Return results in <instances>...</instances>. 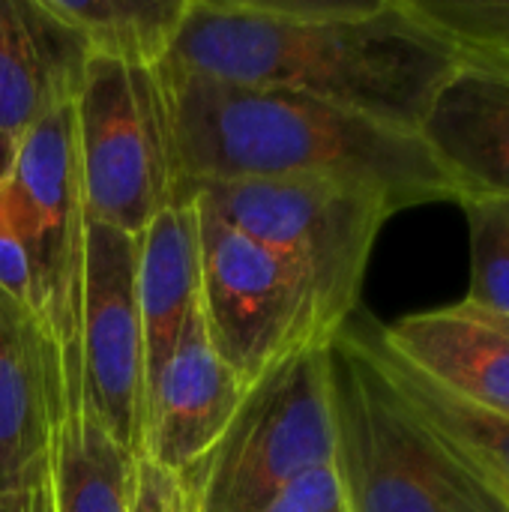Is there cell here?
<instances>
[{"instance_id":"cell-24","label":"cell","mask_w":509,"mask_h":512,"mask_svg":"<svg viewBox=\"0 0 509 512\" xmlns=\"http://www.w3.org/2000/svg\"><path fill=\"white\" fill-rule=\"evenodd\" d=\"M0 512H30V492H3Z\"/></svg>"},{"instance_id":"cell-14","label":"cell","mask_w":509,"mask_h":512,"mask_svg":"<svg viewBox=\"0 0 509 512\" xmlns=\"http://www.w3.org/2000/svg\"><path fill=\"white\" fill-rule=\"evenodd\" d=\"M90 54L48 0H0V132L27 135L75 102Z\"/></svg>"},{"instance_id":"cell-9","label":"cell","mask_w":509,"mask_h":512,"mask_svg":"<svg viewBox=\"0 0 509 512\" xmlns=\"http://www.w3.org/2000/svg\"><path fill=\"white\" fill-rule=\"evenodd\" d=\"M81 399L87 414L141 459L147 348L138 303V237L87 222L78 327Z\"/></svg>"},{"instance_id":"cell-20","label":"cell","mask_w":509,"mask_h":512,"mask_svg":"<svg viewBox=\"0 0 509 512\" xmlns=\"http://www.w3.org/2000/svg\"><path fill=\"white\" fill-rule=\"evenodd\" d=\"M462 54L509 63V0H411Z\"/></svg>"},{"instance_id":"cell-12","label":"cell","mask_w":509,"mask_h":512,"mask_svg":"<svg viewBox=\"0 0 509 512\" xmlns=\"http://www.w3.org/2000/svg\"><path fill=\"white\" fill-rule=\"evenodd\" d=\"M420 135L447 174L456 204L509 198V63L462 54L435 93Z\"/></svg>"},{"instance_id":"cell-7","label":"cell","mask_w":509,"mask_h":512,"mask_svg":"<svg viewBox=\"0 0 509 512\" xmlns=\"http://www.w3.org/2000/svg\"><path fill=\"white\" fill-rule=\"evenodd\" d=\"M3 222L24 261L30 312L66 357H78L87 213L72 105L57 108L15 141Z\"/></svg>"},{"instance_id":"cell-21","label":"cell","mask_w":509,"mask_h":512,"mask_svg":"<svg viewBox=\"0 0 509 512\" xmlns=\"http://www.w3.org/2000/svg\"><path fill=\"white\" fill-rule=\"evenodd\" d=\"M258 512H351L333 465L312 468L282 486Z\"/></svg>"},{"instance_id":"cell-4","label":"cell","mask_w":509,"mask_h":512,"mask_svg":"<svg viewBox=\"0 0 509 512\" xmlns=\"http://www.w3.org/2000/svg\"><path fill=\"white\" fill-rule=\"evenodd\" d=\"M180 201H195L276 252L309 288L330 342L360 309L375 240L396 216L381 192L336 177L192 183Z\"/></svg>"},{"instance_id":"cell-19","label":"cell","mask_w":509,"mask_h":512,"mask_svg":"<svg viewBox=\"0 0 509 512\" xmlns=\"http://www.w3.org/2000/svg\"><path fill=\"white\" fill-rule=\"evenodd\" d=\"M471 279L465 300L509 315V198H468Z\"/></svg>"},{"instance_id":"cell-23","label":"cell","mask_w":509,"mask_h":512,"mask_svg":"<svg viewBox=\"0 0 509 512\" xmlns=\"http://www.w3.org/2000/svg\"><path fill=\"white\" fill-rule=\"evenodd\" d=\"M177 501H180V480L138 459L132 512H177Z\"/></svg>"},{"instance_id":"cell-13","label":"cell","mask_w":509,"mask_h":512,"mask_svg":"<svg viewBox=\"0 0 509 512\" xmlns=\"http://www.w3.org/2000/svg\"><path fill=\"white\" fill-rule=\"evenodd\" d=\"M387 351L462 402L509 414V315L468 303L378 321Z\"/></svg>"},{"instance_id":"cell-25","label":"cell","mask_w":509,"mask_h":512,"mask_svg":"<svg viewBox=\"0 0 509 512\" xmlns=\"http://www.w3.org/2000/svg\"><path fill=\"white\" fill-rule=\"evenodd\" d=\"M177 480H180V477H177ZM177 512H192V501H189V495H186L183 483H180V501H177Z\"/></svg>"},{"instance_id":"cell-3","label":"cell","mask_w":509,"mask_h":512,"mask_svg":"<svg viewBox=\"0 0 509 512\" xmlns=\"http://www.w3.org/2000/svg\"><path fill=\"white\" fill-rule=\"evenodd\" d=\"M330 354L333 468L351 512H509V495L453 447L378 363L360 309Z\"/></svg>"},{"instance_id":"cell-2","label":"cell","mask_w":509,"mask_h":512,"mask_svg":"<svg viewBox=\"0 0 509 512\" xmlns=\"http://www.w3.org/2000/svg\"><path fill=\"white\" fill-rule=\"evenodd\" d=\"M162 87L174 201L192 183L336 177L381 192L396 213L456 192L414 129L321 99L153 69ZM171 201V204H174Z\"/></svg>"},{"instance_id":"cell-6","label":"cell","mask_w":509,"mask_h":512,"mask_svg":"<svg viewBox=\"0 0 509 512\" xmlns=\"http://www.w3.org/2000/svg\"><path fill=\"white\" fill-rule=\"evenodd\" d=\"M72 114L87 222L141 237L153 216L174 201L156 72L90 57Z\"/></svg>"},{"instance_id":"cell-11","label":"cell","mask_w":509,"mask_h":512,"mask_svg":"<svg viewBox=\"0 0 509 512\" xmlns=\"http://www.w3.org/2000/svg\"><path fill=\"white\" fill-rule=\"evenodd\" d=\"M75 366L30 309L0 291V495L42 483Z\"/></svg>"},{"instance_id":"cell-10","label":"cell","mask_w":509,"mask_h":512,"mask_svg":"<svg viewBox=\"0 0 509 512\" xmlns=\"http://www.w3.org/2000/svg\"><path fill=\"white\" fill-rule=\"evenodd\" d=\"M246 393L243 378L213 348L198 306L147 384L141 459L174 477L192 471L216 450Z\"/></svg>"},{"instance_id":"cell-17","label":"cell","mask_w":509,"mask_h":512,"mask_svg":"<svg viewBox=\"0 0 509 512\" xmlns=\"http://www.w3.org/2000/svg\"><path fill=\"white\" fill-rule=\"evenodd\" d=\"M360 324L378 363L384 366L396 390L408 399V405L509 495V414L483 411L471 402H462L435 381H429L423 372L399 360L393 351L384 348L378 336V321L366 309H360Z\"/></svg>"},{"instance_id":"cell-18","label":"cell","mask_w":509,"mask_h":512,"mask_svg":"<svg viewBox=\"0 0 509 512\" xmlns=\"http://www.w3.org/2000/svg\"><path fill=\"white\" fill-rule=\"evenodd\" d=\"M84 39L90 57L156 69L189 12V0H48Z\"/></svg>"},{"instance_id":"cell-5","label":"cell","mask_w":509,"mask_h":512,"mask_svg":"<svg viewBox=\"0 0 509 512\" xmlns=\"http://www.w3.org/2000/svg\"><path fill=\"white\" fill-rule=\"evenodd\" d=\"M327 345L303 348L249 387L216 450L180 483L192 512H258L300 474L333 465Z\"/></svg>"},{"instance_id":"cell-8","label":"cell","mask_w":509,"mask_h":512,"mask_svg":"<svg viewBox=\"0 0 509 512\" xmlns=\"http://www.w3.org/2000/svg\"><path fill=\"white\" fill-rule=\"evenodd\" d=\"M198 213L204 327L243 384L255 387L303 348L330 345L303 279L258 240L201 207Z\"/></svg>"},{"instance_id":"cell-22","label":"cell","mask_w":509,"mask_h":512,"mask_svg":"<svg viewBox=\"0 0 509 512\" xmlns=\"http://www.w3.org/2000/svg\"><path fill=\"white\" fill-rule=\"evenodd\" d=\"M12 156H15V138L0 132V291H6L9 297H15L18 303H24L30 309L24 261H21V252L15 249V243L6 231V222H3V186H6L9 168H12Z\"/></svg>"},{"instance_id":"cell-16","label":"cell","mask_w":509,"mask_h":512,"mask_svg":"<svg viewBox=\"0 0 509 512\" xmlns=\"http://www.w3.org/2000/svg\"><path fill=\"white\" fill-rule=\"evenodd\" d=\"M138 303L150 384L201 306V213L195 201L162 207L138 237Z\"/></svg>"},{"instance_id":"cell-15","label":"cell","mask_w":509,"mask_h":512,"mask_svg":"<svg viewBox=\"0 0 509 512\" xmlns=\"http://www.w3.org/2000/svg\"><path fill=\"white\" fill-rule=\"evenodd\" d=\"M138 456L84 408L81 366L69 372L48 447V471L30 489V512H132Z\"/></svg>"},{"instance_id":"cell-1","label":"cell","mask_w":509,"mask_h":512,"mask_svg":"<svg viewBox=\"0 0 509 512\" xmlns=\"http://www.w3.org/2000/svg\"><path fill=\"white\" fill-rule=\"evenodd\" d=\"M459 60L411 0H189L159 69L297 93L420 132Z\"/></svg>"}]
</instances>
